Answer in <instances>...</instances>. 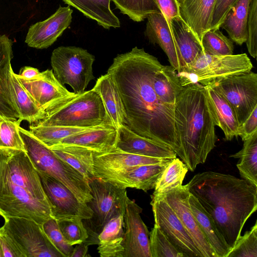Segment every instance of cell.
<instances>
[{
	"label": "cell",
	"mask_w": 257,
	"mask_h": 257,
	"mask_svg": "<svg viewBox=\"0 0 257 257\" xmlns=\"http://www.w3.org/2000/svg\"><path fill=\"white\" fill-rule=\"evenodd\" d=\"M19 80L41 108L58 98L74 94L55 77L52 70L40 72L34 79L27 80L16 74Z\"/></svg>",
	"instance_id": "22"
},
{
	"label": "cell",
	"mask_w": 257,
	"mask_h": 257,
	"mask_svg": "<svg viewBox=\"0 0 257 257\" xmlns=\"http://www.w3.org/2000/svg\"><path fill=\"white\" fill-rule=\"evenodd\" d=\"M41 183L50 204L53 218L89 219L92 211L86 203L79 200L65 185L57 179L39 173Z\"/></svg>",
	"instance_id": "13"
},
{
	"label": "cell",
	"mask_w": 257,
	"mask_h": 257,
	"mask_svg": "<svg viewBox=\"0 0 257 257\" xmlns=\"http://www.w3.org/2000/svg\"><path fill=\"white\" fill-rule=\"evenodd\" d=\"M162 66L157 58L135 47L117 55L107 73L121 99L124 125L143 137L169 147L182 160L175 127V107L161 102L153 88L155 75Z\"/></svg>",
	"instance_id": "1"
},
{
	"label": "cell",
	"mask_w": 257,
	"mask_h": 257,
	"mask_svg": "<svg viewBox=\"0 0 257 257\" xmlns=\"http://www.w3.org/2000/svg\"><path fill=\"white\" fill-rule=\"evenodd\" d=\"M11 80L15 100L20 113L18 120L20 122L26 120L30 124L35 123L40 118L41 108L22 85L13 70H12Z\"/></svg>",
	"instance_id": "35"
},
{
	"label": "cell",
	"mask_w": 257,
	"mask_h": 257,
	"mask_svg": "<svg viewBox=\"0 0 257 257\" xmlns=\"http://www.w3.org/2000/svg\"><path fill=\"white\" fill-rule=\"evenodd\" d=\"M32 125L113 126L99 95L93 89L54 100L41 108ZM114 127V126H113Z\"/></svg>",
	"instance_id": "5"
},
{
	"label": "cell",
	"mask_w": 257,
	"mask_h": 257,
	"mask_svg": "<svg viewBox=\"0 0 257 257\" xmlns=\"http://www.w3.org/2000/svg\"><path fill=\"white\" fill-rule=\"evenodd\" d=\"M1 227L24 257H63L45 233L42 225L25 217L5 219Z\"/></svg>",
	"instance_id": "10"
},
{
	"label": "cell",
	"mask_w": 257,
	"mask_h": 257,
	"mask_svg": "<svg viewBox=\"0 0 257 257\" xmlns=\"http://www.w3.org/2000/svg\"><path fill=\"white\" fill-rule=\"evenodd\" d=\"M117 137V130L114 127L101 125L70 136L58 144L77 147L94 153H101L116 148Z\"/></svg>",
	"instance_id": "23"
},
{
	"label": "cell",
	"mask_w": 257,
	"mask_h": 257,
	"mask_svg": "<svg viewBox=\"0 0 257 257\" xmlns=\"http://www.w3.org/2000/svg\"><path fill=\"white\" fill-rule=\"evenodd\" d=\"M169 22L182 59L184 69L204 51L201 41L180 16L172 18Z\"/></svg>",
	"instance_id": "26"
},
{
	"label": "cell",
	"mask_w": 257,
	"mask_h": 257,
	"mask_svg": "<svg viewBox=\"0 0 257 257\" xmlns=\"http://www.w3.org/2000/svg\"><path fill=\"white\" fill-rule=\"evenodd\" d=\"M124 214L110 219L97 236L98 252L101 257H122Z\"/></svg>",
	"instance_id": "27"
},
{
	"label": "cell",
	"mask_w": 257,
	"mask_h": 257,
	"mask_svg": "<svg viewBox=\"0 0 257 257\" xmlns=\"http://www.w3.org/2000/svg\"><path fill=\"white\" fill-rule=\"evenodd\" d=\"M161 12L169 22L174 17L180 16L179 5L177 0H154Z\"/></svg>",
	"instance_id": "49"
},
{
	"label": "cell",
	"mask_w": 257,
	"mask_h": 257,
	"mask_svg": "<svg viewBox=\"0 0 257 257\" xmlns=\"http://www.w3.org/2000/svg\"><path fill=\"white\" fill-rule=\"evenodd\" d=\"M88 184L92 199L86 204L92 210V215L83 220L88 234L84 242L88 246L98 244L97 236L110 219L124 214L128 199L126 189L103 179L94 177Z\"/></svg>",
	"instance_id": "7"
},
{
	"label": "cell",
	"mask_w": 257,
	"mask_h": 257,
	"mask_svg": "<svg viewBox=\"0 0 257 257\" xmlns=\"http://www.w3.org/2000/svg\"><path fill=\"white\" fill-rule=\"evenodd\" d=\"M94 56L86 49L75 46H60L53 50L51 65L56 79L63 85L68 84L75 94L85 91L95 79L92 65Z\"/></svg>",
	"instance_id": "9"
},
{
	"label": "cell",
	"mask_w": 257,
	"mask_h": 257,
	"mask_svg": "<svg viewBox=\"0 0 257 257\" xmlns=\"http://www.w3.org/2000/svg\"><path fill=\"white\" fill-rule=\"evenodd\" d=\"M257 131V106H256L248 117L239 126L238 137L243 141L250 138Z\"/></svg>",
	"instance_id": "47"
},
{
	"label": "cell",
	"mask_w": 257,
	"mask_h": 257,
	"mask_svg": "<svg viewBox=\"0 0 257 257\" xmlns=\"http://www.w3.org/2000/svg\"><path fill=\"white\" fill-rule=\"evenodd\" d=\"M201 44L204 53L212 56L232 55L234 46L230 39L219 29L209 30L203 35Z\"/></svg>",
	"instance_id": "39"
},
{
	"label": "cell",
	"mask_w": 257,
	"mask_h": 257,
	"mask_svg": "<svg viewBox=\"0 0 257 257\" xmlns=\"http://www.w3.org/2000/svg\"><path fill=\"white\" fill-rule=\"evenodd\" d=\"M215 0H183L179 3V15L201 41L210 30Z\"/></svg>",
	"instance_id": "24"
},
{
	"label": "cell",
	"mask_w": 257,
	"mask_h": 257,
	"mask_svg": "<svg viewBox=\"0 0 257 257\" xmlns=\"http://www.w3.org/2000/svg\"><path fill=\"white\" fill-rule=\"evenodd\" d=\"M116 8L134 22H140L153 13L161 12L154 0H111Z\"/></svg>",
	"instance_id": "38"
},
{
	"label": "cell",
	"mask_w": 257,
	"mask_h": 257,
	"mask_svg": "<svg viewBox=\"0 0 257 257\" xmlns=\"http://www.w3.org/2000/svg\"><path fill=\"white\" fill-rule=\"evenodd\" d=\"M0 246L3 257H24L15 243L0 227Z\"/></svg>",
	"instance_id": "48"
},
{
	"label": "cell",
	"mask_w": 257,
	"mask_h": 257,
	"mask_svg": "<svg viewBox=\"0 0 257 257\" xmlns=\"http://www.w3.org/2000/svg\"><path fill=\"white\" fill-rule=\"evenodd\" d=\"M252 68L245 53L212 56L204 53L177 73L183 87L196 83L205 86L219 78L248 72Z\"/></svg>",
	"instance_id": "8"
},
{
	"label": "cell",
	"mask_w": 257,
	"mask_h": 257,
	"mask_svg": "<svg viewBox=\"0 0 257 257\" xmlns=\"http://www.w3.org/2000/svg\"><path fill=\"white\" fill-rule=\"evenodd\" d=\"M155 225L184 257H202L180 220L161 196L151 197Z\"/></svg>",
	"instance_id": "12"
},
{
	"label": "cell",
	"mask_w": 257,
	"mask_h": 257,
	"mask_svg": "<svg viewBox=\"0 0 257 257\" xmlns=\"http://www.w3.org/2000/svg\"><path fill=\"white\" fill-rule=\"evenodd\" d=\"M243 142L242 149L229 157L239 159L236 167L240 175L257 186V131Z\"/></svg>",
	"instance_id": "34"
},
{
	"label": "cell",
	"mask_w": 257,
	"mask_h": 257,
	"mask_svg": "<svg viewBox=\"0 0 257 257\" xmlns=\"http://www.w3.org/2000/svg\"><path fill=\"white\" fill-rule=\"evenodd\" d=\"M208 98L214 108L218 126L223 131L225 139L231 141L238 137L239 124L232 107L219 93L209 85L204 86Z\"/></svg>",
	"instance_id": "32"
},
{
	"label": "cell",
	"mask_w": 257,
	"mask_h": 257,
	"mask_svg": "<svg viewBox=\"0 0 257 257\" xmlns=\"http://www.w3.org/2000/svg\"><path fill=\"white\" fill-rule=\"evenodd\" d=\"M25 151L38 172L50 176L68 188L82 202L92 199L88 182L68 163L59 158L29 131L18 127Z\"/></svg>",
	"instance_id": "6"
},
{
	"label": "cell",
	"mask_w": 257,
	"mask_h": 257,
	"mask_svg": "<svg viewBox=\"0 0 257 257\" xmlns=\"http://www.w3.org/2000/svg\"><path fill=\"white\" fill-rule=\"evenodd\" d=\"M189 194L185 185L160 196L165 199L176 214L202 257H217L190 210L188 201Z\"/></svg>",
	"instance_id": "15"
},
{
	"label": "cell",
	"mask_w": 257,
	"mask_h": 257,
	"mask_svg": "<svg viewBox=\"0 0 257 257\" xmlns=\"http://www.w3.org/2000/svg\"><path fill=\"white\" fill-rule=\"evenodd\" d=\"M142 208L129 198L124 214L122 257H151L150 232L141 217Z\"/></svg>",
	"instance_id": "14"
},
{
	"label": "cell",
	"mask_w": 257,
	"mask_h": 257,
	"mask_svg": "<svg viewBox=\"0 0 257 257\" xmlns=\"http://www.w3.org/2000/svg\"><path fill=\"white\" fill-rule=\"evenodd\" d=\"M207 85L229 103L234 110L239 127L257 106V74L251 71L219 78Z\"/></svg>",
	"instance_id": "11"
},
{
	"label": "cell",
	"mask_w": 257,
	"mask_h": 257,
	"mask_svg": "<svg viewBox=\"0 0 257 257\" xmlns=\"http://www.w3.org/2000/svg\"><path fill=\"white\" fill-rule=\"evenodd\" d=\"M174 121L182 161L193 172L205 162L217 140L218 121L204 86L184 87L175 104Z\"/></svg>",
	"instance_id": "4"
},
{
	"label": "cell",
	"mask_w": 257,
	"mask_h": 257,
	"mask_svg": "<svg viewBox=\"0 0 257 257\" xmlns=\"http://www.w3.org/2000/svg\"><path fill=\"white\" fill-rule=\"evenodd\" d=\"M13 44L7 35H0V114L18 119L20 113L15 100L11 80Z\"/></svg>",
	"instance_id": "19"
},
{
	"label": "cell",
	"mask_w": 257,
	"mask_h": 257,
	"mask_svg": "<svg viewBox=\"0 0 257 257\" xmlns=\"http://www.w3.org/2000/svg\"><path fill=\"white\" fill-rule=\"evenodd\" d=\"M42 227L51 242L63 257H71L74 248L64 238L57 220L53 218L49 219L42 224Z\"/></svg>",
	"instance_id": "44"
},
{
	"label": "cell",
	"mask_w": 257,
	"mask_h": 257,
	"mask_svg": "<svg viewBox=\"0 0 257 257\" xmlns=\"http://www.w3.org/2000/svg\"><path fill=\"white\" fill-rule=\"evenodd\" d=\"M93 154L94 176L118 173L137 166L169 163L173 159L155 158L125 152L115 148Z\"/></svg>",
	"instance_id": "17"
},
{
	"label": "cell",
	"mask_w": 257,
	"mask_h": 257,
	"mask_svg": "<svg viewBox=\"0 0 257 257\" xmlns=\"http://www.w3.org/2000/svg\"><path fill=\"white\" fill-rule=\"evenodd\" d=\"M57 222L64 238L70 245H76L87 239L88 234L82 219L62 218Z\"/></svg>",
	"instance_id": "42"
},
{
	"label": "cell",
	"mask_w": 257,
	"mask_h": 257,
	"mask_svg": "<svg viewBox=\"0 0 257 257\" xmlns=\"http://www.w3.org/2000/svg\"><path fill=\"white\" fill-rule=\"evenodd\" d=\"M100 96L104 107L113 124L117 130L124 125L123 106L117 88L108 73L97 79L92 88Z\"/></svg>",
	"instance_id": "29"
},
{
	"label": "cell",
	"mask_w": 257,
	"mask_h": 257,
	"mask_svg": "<svg viewBox=\"0 0 257 257\" xmlns=\"http://www.w3.org/2000/svg\"><path fill=\"white\" fill-rule=\"evenodd\" d=\"M72 12L73 10L69 6H60L48 18L30 26L25 43L28 46L36 49L48 48L69 27L72 22Z\"/></svg>",
	"instance_id": "16"
},
{
	"label": "cell",
	"mask_w": 257,
	"mask_h": 257,
	"mask_svg": "<svg viewBox=\"0 0 257 257\" xmlns=\"http://www.w3.org/2000/svg\"><path fill=\"white\" fill-rule=\"evenodd\" d=\"M237 0H215L212 12L210 30L220 28L226 14Z\"/></svg>",
	"instance_id": "46"
},
{
	"label": "cell",
	"mask_w": 257,
	"mask_h": 257,
	"mask_svg": "<svg viewBox=\"0 0 257 257\" xmlns=\"http://www.w3.org/2000/svg\"><path fill=\"white\" fill-rule=\"evenodd\" d=\"M226 257H257V222L240 236Z\"/></svg>",
	"instance_id": "43"
},
{
	"label": "cell",
	"mask_w": 257,
	"mask_h": 257,
	"mask_svg": "<svg viewBox=\"0 0 257 257\" xmlns=\"http://www.w3.org/2000/svg\"><path fill=\"white\" fill-rule=\"evenodd\" d=\"M97 126L80 127L30 125L29 131L35 137L50 148L58 144L61 140L70 136L87 131Z\"/></svg>",
	"instance_id": "37"
},
{
	"label": "cell",
	"mask_w": 257,
	"mask_h": 257,
	"mask_svg": "<svg viewBox=\"0 0 257 257\" xmlns=\"http://www.w3.org/2000/svg\"><path fill=\"white\" fill-rule=\"evenodd\" d=\"M150 248L151 257H184L155 224L150 232Z\"/></svg>",
	"instance_id": "41"
},
{
	"label": "cell",
	"mask_w": 257,
	"mask_h": 257,
	"mask_svg": "<svg viewBox=\"0 0 257 257\" xmlns=\"http://www.w3.org/2000/svg\"><path fill=\"white\" fill-rule=\"evenodd\" d=\"M50 149L60 159L79 172L88 182L95 177L92 152L77 147L57 144Z\"/></svg>",
	"instance_id": "30"
},
{
	"label": "cell",
	"mask_w": 257,
	"mask_h": 257,
	"mask_svg": "<svg viewBox=\"0 0 257 257\" xmlns=\"http://www.w3.org/2000/svg\"><path fill=\"white\" fill-rule=\"evenodd\" d=\"M144 34L153 44H158L168 57L171 66L179 73L183 69L182 59L175 42L170 22L161 12L150 14Z\"/></svg>",
	"instance_id": "18"
},
{
	"label": "cell",
	"mask_w": 257,
	"mask_h": 257,
	"mask_svg": "<svg viewBox=\"0 0 257 257\" xmlns=\"http://www.w3.org/2000/svg\"><path fill=\"white\" fill-rule=\"evenodd\" d=\"M88 246L84 242L76 244L71 257L90 256V255L87 254Z\"/></svg>",
	"instance_id": "51"
},
{
	"label": "cell",
	"mask_w": 257,
	"mask_h": 257,
	"mask_svg": "<svg viewBox=\"0 0 257 257\" xmlns=\"http://www.w3.org/2000/svg\"><path fill=\"white\" fill-rule=\"evenodd\" d=\"M170 162L137 166L122 172L98 178L122 188H134L147 192L155 188L163 171Z\"/></svg>",
	"instance_id": "20"
},
{
	"label": "cell",
	"mask_w": 257,
	"mask_h": 257,
	"mask_svg": "<svg viewBox=\"0 0 257 257\" xmlns=\"http://www.w3.org/2000/svg\"><path fill=\"white\" fill-rule=\"evenodd\" d=\"M183 0H177L179 3H181Z\"/></svg>",
	"instance_id": "53"
},
{
	"label": "cell",
	"mask_w": 257,
	"mask_h": 257,
	"mask_svg": "<svg viewBox=\"0 0 257 257\" xmlns=\"http://www.w3.org/2000/svg\"><path fill=\"white\" fill-rule=\"evenodd\" d=\"M105 29L118 28L120 22L110 8V0H62Z\"/></svg>",
	"instance_id": "28"
},
{
	"label": "cell",
	"mask_w": 257,
	"mask_h": 257,
	"mask_svg": "<svg viewBox=\"0 0 257 257\" xmlns=\"http://www.w3.org/2000/svg\"><path fill=\"white\" fill-rule=\"evenodd\" d=\"M246 44L250 56L257 55V0H250L247 21Z\"/></svg>",
	"instance_id": "45"
},
{
	"label": "cell",
	"mask_w": 257,
	"mask_h": 257,
	"mask_svg": "<svg viewBox=\"0 0 257 257\" xmlns=\"http://www.w3.org/2000/svg\"><path fill=\"white\" fill-rule=\"evenodd\" d=\"M188 201L192 214L217 257H226L231 248L218 231L212 217L190 193Z\"/></svg>",
	"instance_id": "25"
},
{
	"label": "cell",
	"mask_w": 257,
	"mask_h": 257,
	"mask_svg": "<svg viewBox=\"0 0 257 257\" xmlns=\"http://www.w3.org/2000/svg\"><path fill=\"white\" fill-rule=\"evenodd\" d=\"M188 171L187 165L177 157L168 165L159 179L151 197H157L182 185Z\"/></svg>",
	"instance_id": "36"
},
{
	"label": "cell",
	"mask_w": 257,
	"mask_h": 257,
	"mask_svg": "<svg viewBox=\"0 0 257 257\" xmlns=\"http://www.w3.org/2000/svg\"><path fill=\"white\" fill-rule=\"evenodd\" d=\"M0 215L42 224L52 218L39 174L25 151L0 148Z\"/></svg>",
	"instance_id": "3"
},
{
	"label": "cell",
	"mask_w": 257,
	"mask_h": 257,
	"mask_svg": "<svg viewBox=\"0 0 257 257\" xmlns=\"http://www.w3.org/2000/svg\"><path fill=\"white\" fill-rule=\"evenodd\" d=\"M153 85L159 100L174 107L177 98L184 88L176 70L171 66L163 65L155 75Z\"/></svg>",
	"instance_id": "31"
},
{
	"label": "cell",
	"mask_w": 257,
	"mask_h": 257,
	"mask_svg": "<svg viewBox=\"0 0 257 257\" xmlns=\"http://www.w3.org/2000/svg\"><path fill=\"white\" fill-rule=\"evenodd\" d=\"M40 73V72L37 68L30 66H25L20 69L18 75L24 79L31 80L36 78Z\"/></svg>",
	"instance_id": "50"
},
{
	"label": "cell",
	"mask_w": 257,
	"mask_h": 257,
	"mask_svg": "<svg viewBox=\"0 0 257 257\" xmlns=\"http://www.w3.org/2000/svg\"><path fill=\"white\" fill-rule=\"evenodd\" d=\"M250 0H237L226 14L220 26L236 44L242 45L247 40V21Z\"/></svg>",
	"instance_id": "33"
},
{
	"label": "cell",
	"mask_w": 257,
	"mask_h": 257,
	"mask_svg": "<svg viewBox=\"0 0 257 257\" xmlns=\"http://www.w3.org/2000/svg\"><path fill=\"white\" fill-rule=\"evenodd\" d=\"M0 257H3V254H2V251L1 246H0Z\"/></svg>",
	"instance_id": "52"
},
{
	"label": "cell",
	"mask_w": 257,
	"mask_h": 257,
	"mask_svg": "<svg viewBox=\"0 0 257 257\" xmlns=\"http://www.w3.org/2000/svg\"><path fill=\"white\" fill-rule=\"evenodd\" d=\"M20 123L0 114V148L25 151L18 129Z\"/></svg>",
	"instance_id": "40"
},
{
	"label": "cell",
	"mask_w": 257,
	"mask_h": 257,
	"mask_svg": "<svg viewBox=\"0 0 257 257\" xmlns=\"http://www.w3.org/2000/svg\"><path fill=\"white\" fill-rule=\"evenodd\" d=\"M186 186L231 249L246 220L257 209V186L243 179L213 171L196 174Z\"/></svg>",
	"instance_id": "2"
},
{
	"label": "cell",
	"mask_w": 257,
	"mask_h": 257,
	"mask_svg": "<svg viewBox=\"0 0 257 257\" xmlns=\"http://www.w3.org/2000/svg\"><path fill=\"white\" fill-rule=\"evenodd\" d=\"M117 130L116 148L121 151L155 158L174 159L177 157L176 153L169 147L143 137L125 125Z\"/></svg>",
	"instance_id": "21"
}]
</instances>
